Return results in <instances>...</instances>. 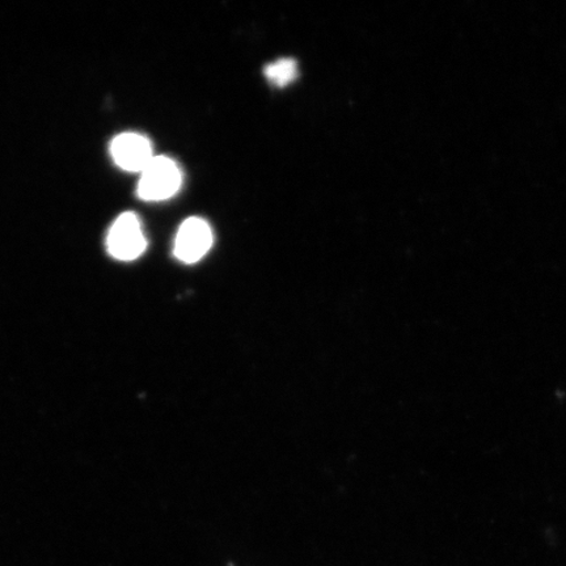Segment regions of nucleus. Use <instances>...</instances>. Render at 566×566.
Wrapping results in <instances>:
<instances>
[{"instance_id": "f257e3e1", "label": "nucleus", "mask_w": 566, "mask_h": 566, "mask_svg": "<svg viewBox=\"0 0 566 566\" xmlns=\"http://www.w3.org/2000/svg\"><path fill=\"white\" fill-rule=\"evenodd\" d=\"M140 174L138 195L142 200H167L181 187L182 176L179 166L166 157H154L150 165Z\"/></svg>"}, {"instance_id": "f03ea898", "label": "nucleus", "mask_w": 566, "mask_h": 566, "mask_svg": "<svg viewBox=\"0 0 566 566\" xmlns=\"http://www.w3.org/2000/svg\"><path fill=\"white\" fill-rule=\"evenodd\" d=\"M147 240L139 219L134 212H125L113 223L108 233V251L123 261L136 260L145 252Z\"/></svg>"}, {"instance_id": "7ed1b4c3", "label": "nucleus", "mask_w": 566, "mask_h": 566, "mask_svg": "<svg viewBox=\"0 0 566 566\" xmlns=\"http://www.w3.org/2000/svg\"><path fill=\"white\" fill-rule=\"evenodd\" d=\"M212 244L210 226L201 218H189L181 224L175 240V256L193 264L208 253Z\"/></svg>"}, {"instance_id": "20e7f679", "label": "nucleus", "mask_w": 566, "mask_h": 566, "mask_svg": "<svg viewBox=\"0 0 566 566\" xmlns=\"http://www.w3.org/2000/svg\"><path fill=\"white\" fill-rule=\"evenodd\" d=\"M113 160L129 172H142L154 159L150 140L137 133H124L111 145Z\"/></svg>"}, {"instance_id": "39448f33", "label": "nucleus", "mask_w": 566, "mask_h": 566, "mask_svg": "<svg viewBox=\"0 0 566 566\" xmlns=\"http://www.w3.org/2000/svg\"><path fill=\"white\" fill-rule=\"evenodd\" d=\"M266 80L274 86L283 87L292 83L298 75V66L292 59H282L268 65L264 70Z\"/></svg>"}]
</instances>
